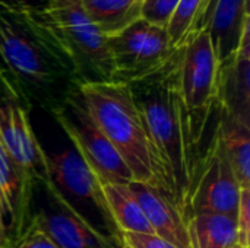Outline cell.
I'll return each mask as SVG.
<instances>
[{
    "label": "cell",
    "instance_id": "obj_1",
    "mask_svg": "<svg viewBox=\"0 0 250 248\" xmlns=\"http://www.w3.org/2000/svg\"><path fill=\"white\" fill-rule=\"evenodd\" d=\"M182 45L155 70L127 82L174 186L179 208L202 151L208 114L190 113L180 92ZM217 105V104H215Z\"/></svg>",
    "mask_w": 250,
    "mask_h": 248
},
{
    "label": "cell",
    "instance_id": "obj_2",
    "mask_svg": "<svg viewBox=\"0 0 250 248\" xmlns=\"http://www.w3.org/2000/svg\"><path fill=\"white\" fill-rule=\"evenodd\" d=\"M28 0H0V75L25 104L53 113L64 107L81 82L31 19Z\"/></svg>",
    "mask_w": 250,
    "mask_h": 248
},
{
    "label": "cell",
    "instance_id": "obj_3",
    "mask_svg": "<svg viewBox=\"0 0 250 248\" xmlns=\"http://www.w3.org/2000/svg\"><path fill=\"white\" fill-rule=\"evenodd\" d=\"M78 91L94 121L130 170L133 181L154 187L179 206L166 164L129 86L114 80L85 82Z\"/></svg>",
    "mask_w": 250,
    "mask_h": 248
},
{
    "label": "cell",
    "instance_id": "obj_4",
    "mask_svg": "<svg viewBox=\"0 0 250 248\" xmlns=\"http://www.w3.org/2000/svg\"><path fill=\"white\" fill-rule=\"evenodd\" d=\"M26 9L81 83L113 80L114 67L107 38L88 18L81 0H48L42 4L26 1Z\"/></svg>",
    "mask_w": 250,
    "mask_h": 248
},
{
    "label": "cell",
    "instance_id": "obj_5",
    "mask_svg": "<svg viewBox=\"0 0 250 248\" xmlns=\"http://www.w3.org/2000/svg\"><path fill=\"white\" fill-rule=\"evenodd\" d=\"M240 191L242 187L215 127L211 140L198 156L180 210L185 219L193 213H223L236 218Z\"/></svg>",
    "mask_w": 250,
    "mask_h": 248
},
{
    "label": "cell",
    "instance_id": "obj_6",
    "mask_svg": "<svg viewBox=\"0 0 250 248\" xmlns=\"http://www.w3.org/2000/svg\"><path fill=\"white\" fill-rule=\"evenodd\" d=\"M51 114L97 175L116 183L133 181L130 170L94 121L78 89L67 98L64 107Z\"/></svg>",
    "mask_w": 250,
    "mask_h": 248
},
{
    "label": "cell",
    "instance_id": "obj_7",
    "mask_svg": "<svg viewBox=\"0 0 250 248\" xmlns=\"http://www.w3.org/2000/svg\"><path fill=\"white\" fill-rule=\"evenodd\" d=\"M105 38L113 58V80L123 83L155 70L177 48L167 28L142 18Z\"/></svg>",
    "mask_w": 250,
    "mask_h": 248
},
{
    "label": "cell",
    "instance_id": "obj_8",
    "mask_svg": "<svg viewBox=\"0 0 250 248\" xmlns=\"http://www.w3.org/2000/svg\"><path fill=\"white\" fill-rule=\"evenodd\" d=\"M0 142L9 156L34 184L44 181L42 146L32 132L26 104L1 75Z\"/></svg>",
    "mask_w": 250,
    "mask_h": 248
},
{
    "label": "cell",
    "instance_id": "obj_9",
    "mask_svg": "<svg viewBox=\"0 0 250 248\" xmlns=\"http://www.w3.org/2000/svg\"><path fill=\"white\" fill-rule=\"evenodd\" d=\"M218 60L205 29L192 34L182 45L180 92L186 108L208 114L217 104Z\"/></svg>",
    "mask_w": 250,
    "mask_h": 248
},
{
    "label": "cell",
    "instance_id": "obj_10",
    "mask_svg": "<svg viewBox=\"0 0 250 248\" xmlns=\"http://www.w3.org/2000/svg\"><path fill=\"white\" fill-rule=\"evenodd\" d=\"M42 165L44 180L50 181L63 197L70 196L79 202H89L97 208L105 225L116 229L100 187L98 175L73 145L56 153H48L42 148Z\"/></svg>",
    "mask_w": 250,
    "mask_h": 248
},
{
    "label": "cell",
    "instance_id": "obj_11",
    "mask_svg": "<svg viewBox=\"0 0 250 248\" xmlns=\"http://www.w3.org/2000/svg\"><path fill=\"white\" fill-rule=\"evenodd\" d=\"M41 184L51 194L60 210L54 213H38L31 227L47 235L59 248H108L110 241L88 222L57 189L47 180Z\"/></svg>",
    "mask_w": 250,
    "mask_h": 248
},
{
    "label": "cell",
    "instance_id": "obj_12",
    "mask_svg": "<svg viewBox=\"0 0 250 248\" xmlns=\"http://www.w3.org/2000/svg\"><path fill=\"white\" fill-rule=\"evenodd\" d=\"M249 25L248 0H208L190 35L205 29L220 64L239 50L245 29Z\"/></svg>",
    "mask_w": 250,
    "mask_h": 248
},
{
    "label": "cell",
    "instance_id": "obj_13",
    "mask_svg": "<svg viewBox=\"0 0 250 248\" xmlns=\"http://www.w3.org/2000/svg\"><path fill=\"white\" fill-rule=\"evenodd\" d=\"M217 104L224 114L250 124V25L239 50L218 64Z\"/></svg>",
    "mask_w": 250,
    "mask_h": 248
},
{
    "label": "cell",
    "instance_id": "obj_14",
    "mask_svg": "<svg viewBox=\"0 0 250 248\" xmlns=\"http://www.w3.org/2000/svg\"><path fill=\"white\" fill-rule=\"evenodd\" d=\"M129 187L138 199L157 237L171 243L177 248H190L186 219L180 208L171 199L144 183L130 181Z\"/></svg>",
    "mask_w": 250,
    "mask_h": 248
},
{
    "label": "cell",
    "instance_id": "obj_15",
    "mask_svg": "<svg viewBox=\"0 0 250 248\" xmlns=\"http://www.w3.org/2000/svg\"><path fill=\"white\" fill-rule=\"evenodd\" d=\"M34 183L21 171L0 142V203L6 229L19 235L26 224Z\"/></svg>",
    "mask_w": 250,
    "mask_h": 248
},
{
    "label": "cell",
    "instance_id": "obj_16",
    "mask_svg": "<svg viewBox=\"0 0 250 248\" xmlns=\"http://www.w3.org/2000/svg\"><path fill=\"white\" fill-rule=\"evenodd\" d=\"M100 187L108 208L113 224L122 234H149L155 235L138 199L132 193L129 183H116L98 175Z\"/></svg>",
    "mask_w": 250,
    "mask_h": 248
},
{
    "label": "cell",
    "instance_id": "obj_17",
    "mask_svg": "<svg viewBox=\"0 0 250 248\" xmlns=\"http://www.w3.org/2000/svg\"><path fill=\"white\" fill-rule=\"evenodd\" d=\"M190 248H233L237 246L236 218L223 213H193L186 216Z\"/></svg>",
    "mask_w": 250,
    "mask_h": 248
},
{
    "label": "cell",
    "instance_id": "obj_18",
    "mask_svg": "<svg viewBox=\"0 0 250 248\" xmlns=\"http://www.w3.org/2000/svg\"><path fill=\"white\" fill-rule=\"evenodd\" d=\"M221 113L217 130L242 189H250V124Z\"/></svg>",
    "mask_w": 250,
    "mask_h": 248
},
{
    "label": "cell",
    "instance_id": "obj_19",
    "mask_svg": "<svg viewBox=\"0 0 250 248\" xmlns=\"http://www.w3.org/2000/svg\"><path fill=\"white\" fill-rule=\"evenodd\" d=\"M92 23L105 35H113L142 16L144 0H81Z\"/></svg>",
    "mask_w": 250,
    "mask_h": 248
},
{
    "label": "cell",
    "instance_id": "obj_20",
    "mask_svg": "<svg viewBox=\"0 0 250 248\" xmlns=\"http://www.w3.org/2000/svg\"><path fill=\"white\" fill-rule=\"evenodd\" d=\"M202 6H204V0H180L179 1V4L176 6L166 26L174 47L183 45V42L188 39L196 19L199 18Z\"/></svg>",
    "mask_w": 250,
    "mask_h": 248
},
{
    "label": "cell",
    "instance_id": "obj_21",
    "mask_svg": "<svg viewBox=\"0 0 250 248\" xmlns=\"http://www.w3.org/2000/svg\"><path fill=\"white\" fill-rule=\"evenodd\" d=\"M179 1L180 0H144L141 16L154 25L166 28Z\"/></svg>",
    "mask_w": 250,
    "mask_h": 248
},
{
    "label": "cell",
    "instance_id": "obj_22",
    "mask_svg": "<svg viewBox=\"0 0 250 248\" xmlns=\"http://www.w3.org/2000/svg\"><path fill=\"white\" fill-rule=\"evenodd\" d=\"M237 246L250 247V189H242L236 213Z\"/></svg>",
    "mask_w": 250,
    "mask_h": 248
},
{
    "label": "cell",
    "instance_id": "obj_23",
    "mask_svg": "<svg viewBox=\"0 0 250 248\" xmlns=\"http://www.w3.org/2000/svg\"><path fill=\"white\" fill-rule=\"evenodd\" d=\"M122 244L129 248H177L171 243L149 234H122Z\"/></svg>",
    "mask_w": 250,
    "mask_h": 248
},
{
    "label": "cell",
    "instance_id": "obj_24",
    "mask_svg": "<svg viewBox=\"0 0 250 248\" xmlns=\"http://www.w3.org/2000/svg\"><path fill=\"white\" fill-rule=\"evenodd\" d=\"M16 248H59L41 231L29 227L28 234L18 243Z\"/></svg>",
    "mask_w": 250,
    "mask_h": 248
},
{
    "label": "cell",
    "instance_id": "obj_25",
    "mask_svg": "<svg viewBox=\"0 0 250 248\" xmlns=\"http://www.w3.org/2000/svg\"><path fill=\"white\" fill-rule=\"evenodd\" d=\"M9 247H10V241H9V235H7V229L4 224V215H3V209L0 203V248Z\"/></svg>",
    "mask_w": 250,
    "mask_h": 248
},
{
    "label": "cell",
    "instance_id": "obj_26",
    "mask_svg": "<svg viewBox=\"0 0 250 248\" xmlns=\"http://www.w3.org/2000/svg\"><path fill=\"white\" fill-rule=\"evenodd\" d=\"M207 1H208V0H204V6H202V10H204V7H205V4H207ZM202 10H201V12H202ZM199 15H201V13H199Z\"/></svg>",
    "mask_w": 250,
    "mask_h": 248
},
{
    "label": "cell",
    "instance_id": "obj_27",
    "mask_svg": "<svg viewBox=\"0 0 250 248\" xmlns=\"http://www.w3.org/2000/svg\"><path fill=\"white\" fill-rule=\"evenodd\" d=\"M38 1H40V3H41V4H42V3H47V1H48V0H38Z\"/></svg>",
    "mask_w": 250,
    "mask_h": 248
},
{
    "label": "cell",
    "instance_id": "obj_28",
    "mask_svg": "<svg viewBox=\"0 0 250 248\" xmlns=\"http://www.w3.org/2000/svg\"><path fill=\"white\" fill-rule=\"evenodd\" d=\"M120 248H129V247H127V246H125V244H122V246H120Z\"/></svg>",
    "mask_w": 250,
    "mask_h": 248
},
{
    "label": "cell",
    "instance_id": "obj_29",
    "mask_svg": "<svg viewBox=\"0 0 250 248\" xmlns=\"http://www.w3.org/2000/svg\"><path fill=\"white\" fill-rule=\"evenodd\" d=\"M233 248H246V247H242V246H236V247H233Z\"/></svg>",
    "mask_w": 250,
    "mask_h": 248
}]
</instances>
